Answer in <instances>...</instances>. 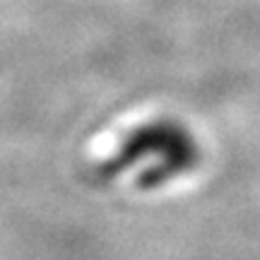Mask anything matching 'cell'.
Masks as SVG:
<instances>
[{"label":"cell","instance_id":"cell-1","mask_svg":"<svg viewBox=\"0 0 260 260\" xmlns=\"http://www.w3.org/2000/svg\"><path fill=\"white\" fill-rule=\"evenodd\" d=\"M142 159H149L152 164L145 171H140L135 183L140 190H152L193 171L200 161V145L181 123L159 118L133 130L111 157L94 167L92 178L106 183L125 174Z\"/></svg>","mask_w":260,"mask_h":260}]
</instances>
